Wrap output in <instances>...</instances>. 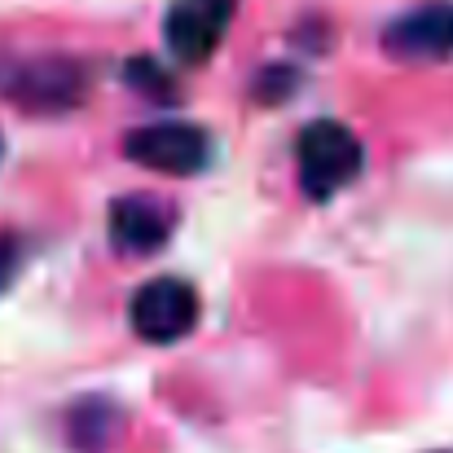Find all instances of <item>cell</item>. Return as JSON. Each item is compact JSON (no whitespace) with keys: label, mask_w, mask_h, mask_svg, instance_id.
I'll return each mask as SVG.
<instances>
[{"label":"cell","mask_w":453,"mask_h":453,"mask_svg":"<svg viewBox=\"0 0 453 453\" xmlns=\"http://www.w3.org/2000/svg\"><path fill=\"white\" fill-rule=\"evenodd\" d=\"M18 260H22V247H18V238L0 234V291L13 282V273H18Z\"/></svg>","instance_id":"10"},{"label":"cell","mask_w":453,"mask_h":453,"mask_svg":"<svg viewBox=\"0 0 453 453\" xmlns=\"http://www.w3.org/2000/svg\"><path fill=\"white\" fill-rule=\"evenodd\" d=\"M111 427H115V410L102 405V401L80 405V410L71 414V432H75V441H80L88 453H102L111 445Z\"/></svg>","instance_id":"8"},{"label":"cell","mask_w":453,"mask_h":453,"mask_svg":"<svg viewBox=\"0 0 453 453\" xmlns=\"http://www.w3.org/2000/svg\"><path fill=\"white\" fill-rule=\"evenodd\" d=\"M388 53L401 62H441L453 53V4H418L405 18H396L383 35Z\"/></svg>","instance_id":"6"},{"label":"cell","mask_w":453,"mask_h":453,"mask_svg":"<svg viewBox=\"0 0 453 453\" xmlns=\"http://www.w3.org/2000/svg\"><path fill=\"white\" fill-rule=\"evenodd\" d=\"M128 80H133L137 88L158 93V102H167V93H172V80H167L154 62H146V58H133V62H128Z\"/></svg>","instance_id":"9"},{"label":"cell","mask_w":453,"mask_h":453,"mask_svg":"<svg viewBox=\"0 0 453 453\" xmlns=\"http://www.w3.org/2000/svg\"><path fill=\"white\" fill-rule=\"evenodd\" d=\"M0 150H4V146H0Z\"/></svg>","instance_id":"11"},{"label":"cell","mask_w":453,"mask_h":453,"mask_svg":"<svg viewBox=\"0 0 453 453\" xmlns=\"http://www.w3.org/2000/svg\"><path fill=\"white\" fill-rule=\"evenodd\" d=\"M361 142L334 119H317L300 133V180L308 198H330L361 176Z\"/></svg>","instance_id":"1"},{"label":"cell","mask_w":453,"mask_h":453,"mask_svg":"<svg viewBox=\"0 0 453 453\" xmlns=\"http://www.w3.org/2000/svg\"><path fill=\"white\" fill-rule=\"evenodd\" d=\"M124 150L142 167L163 176H198L211 158V142L194 124H150V128H133Z\"/></svg>","instance_id":"3"},{"label":"cell","mask_w":453,"mask_h":453,"mask_svg":"<svg viewBox=\"0 0 453 453\" xmlns=\"http://www.w3.org/2000/svg\"><path fill=\"white\" fill-rule=\"evenodd\" d=\"M198 326V291L180 278H154L133 296V330L146 343H176Z\"/></svg>","instance_id":"2"},{"label":"cell","mask_w":453,"mask_h":453,"mask_svg":"<svg viewBox=\"0 0 453 453\" xmlns=\"http://www.w3.org/2000/svg\"><path fill=\"white\" fill-rule=\"evenodd\" d=\"M234 9H238V0H176L167 9V27H163L176 62L203 66L220 49V40L234 22Z\"/></svg>","instance_id":"4"},{"label":"cell","mask_w":453,"mask_h":453,"mask_svg":"<svg viewBox=\"0 0 453 453\" xmlns=\"http://www.w3.org/2000/svg\"><path fill=\"white\" fill-rule=\"evenodd\" d=\"M9 88H13V102L27 106V111H66V106L80 102L84 80H80L75 62L49 58V62H31Z\"/></svg>","instance_id":"7"},{"label":"cell","mask_w":453,"mask_h":453,"mask_svg":"<svg viewBox=\"0 0 453 453\" xmlns=\"http://www.w3.org/2000/svg\"><path fill=\"white\" fill-rule=\"evenodd\" d=\"M106 229L124 256H154L167 247V238L176 229V207L154 194H124L119 203H111Z\"/></svg>","instance_id":"5"}]
</instances>
